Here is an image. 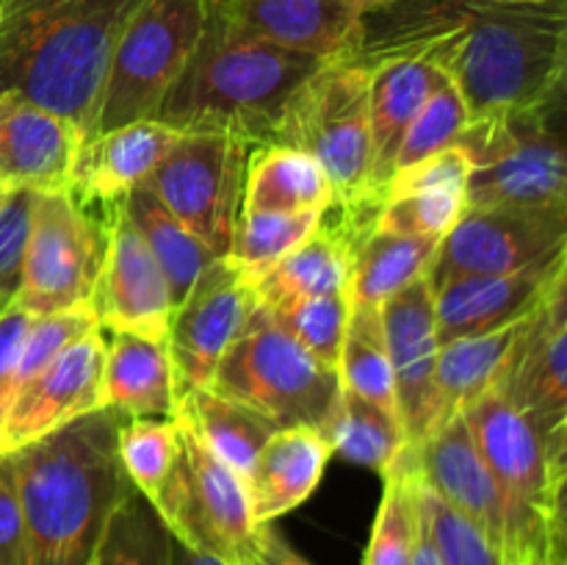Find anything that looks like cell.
<instances>
[{
    "instance_id": "10",
    "label": "cell",
    "mask_w": 567,
    "mask_h": 565,
    "mask_svg": "<svg viewBox=\"0 0 567 565\" xmlns=\"http://www.w3.org/2000/svg\"><path fill=\"white\" fill-rule=\"evenodd\" d=\"M175 421V463L150 504L177 543L225 565H249L258 524L241 476L199 441L183 415Z\"/></svg>"
},
{
    "instance_id": "25",
    "label": "cell",
    "mask_w": 567,
    "mask_h": 565,
    "mask_svg": "<svg viewBox=\"0 0 567 565\" xmlns=\"http://www.w3.org/2000/svg\"><path fill=\"white\" fill-rule=\"evenodd\" d=\"M369 227H374V219H354L341 210L336 219H327L324 210L313 236L305 238L275 269L260 277V305L280 308V305L297 302V299L349 294L354 244Z\"/></svg>"
},
{
    "instance_id": "34",
    "label": "cell",
    "mask_w": 567,
    "mask_h": 565,
    "mask_svg": "<svg viewBox=\"0 0 567 565\" xmlns=\"http://www.w3.org/2000/svg\"><path fill=\"white\" fill-rule=\"evenodd\" d=\"M338 382L358 397L396 413L391 355H388L382 314L374 305H352L338 355Z\"/></svg>"
},
{
    "instance_id": "13",
    "label": "cell",
    "mask_w": 567,
    "mask_h": 565,
    "mask_svg": "<svg viewBox=\"0 0 567 565\" xmlns=\"http://www.w3.org/2000/svg\"><path fill=\"white\" fill-rule=\"evenodd\" d=\"M567 253V208L465 205L437 244L430 286L465 275H507Z\"/></svg>"
},
{
    "instance_id": "4",
    "label": "cell",
    "mask_w": 567,
    "mask_h": 565,
    "mask_svg": "<svg viewBox=\"0 0 567 565\" xmlns=\"http://www.w3.org/2000/svg\"><path fill=\"white\" fill-rule=\"evenodd\" d=\"M327 59L247 31L208 0L203 33L155 120L177 133H219L271 144L297 89Z\"/></svg>"
},
{
    "instance_id": "49",
    "label": "cell",
    "mask_w": 567,
    "mask_h": 565,
    "mask_svg": "<svg viewBox=\"0 0 567 565\" xmlns=\"http://www.w3.org/2000/svg\"><path fill=\"white\" fill-rule=\"evenodd\" d=\"M413 565H441V563H437V554H435V548H432L430 537H426L424 524H421V535H419V546H415Z\"/></svg>"
},
{
    "instance_id": "48",
    "label": "cell",
    "mask_w": 567,
    "mask_h": 565,
    "mask_svg": "<svg viewBox=\"0 0 567 565\" xmlns=\"http://www.w3.org/2000/svg\"><path fill=\"white\" fill-rule=\"evenodd\" d=\"M172 565H225V563L208 557V554L194 552V548L183 546V543L175 541V546H172Z\"/></svg>"
},
{
    "instance_id": "27",
    "label": "cell",
    "mask_w": 567,
    "mask_h": 565,
    "mask_svg": "<svg viewBox=\"0 0 567 565\" xmlns=\"http://www.w3.org/2000/svg\"><path fill=\"white\" fill-rule=\"evenodd\" d=\"M100 404L125 419H175V374L166 341L111 332L105 341Z\"/></svg>"
},
{
    "instance_id": "46",
    "label": "cell",
    "mask_w": 567,
    "mask_h": 565,
    "mask_svg": "<svg viewBox=\"0 0 567 565\" xmlns=\"http://www.w3.org/2000/svg\"><path fill=\"white\" fill-rule=\"evenodd\" d=\"M0 565H25V535L11 454H0Z\"/></svg>"
},
{
    "instance_id": "19",
    "label": "cell",
    "mask_w": 567,
    "mask_h": 565,
    "mask_svg": "<svg viewBox=\"0 0 567 565\" xmlns=\"http://www.w3.org/2000/svg\"><path fill=\"white\" fill-rule=\"evenodd\" d=\"M402 460L432 493L485 532L509 563L507 507L463 413L443 421L419 446L404 449Z\"/></svg>"
},
{
    "instance_id": "6",
    "label": "cell",
    "mask_w": 567,
    "mask_h": 565,
    "mask_svg": "<svg viewBox=\"0 0 567 565\" xmlns=\"http://www.w3.org/2000/svg\"><path fill=\"white\" fill-rule=\"evenodd\" d=\"M271 144L313 155L332 183V205L374 219L380 210L369 125V66L352 55L327 59L288 103Z\"/></svg>"
},
{
    "instance_id": "44",
    "label": "cell",
    "mask_w": 567,
    "mask_h": 565,
    "mask_svg": "<svg viewBox=\"0 0 567 565\" xmlns=\"http://www.w3.org/2000/svg\"><path fill=\"white\" fill-rule=\"evenodd\" d=\"M468 175V155L454 144V147L443 150V153H435L430 158L419 161V164L393 172L385 192H382V199L413 192H465Z\"/></svg>"
},
{
    "instance_id": "42",
    "label": "cell",
    "mask_w": 567,
    "mask_h": 565,
    "mask_svg": "<svg viewBox=\"0 0 567 565\" xmlns=\"http://www.w3.org/2000/svg\"><path fill=\"white\" fill-rule=\"evenodd\" d=\"M465 208V192H413L382 199L374 230L396 236L443 238Z\"/></svg>"
},
{
    "instance_id": "12",
    "label": "cell",
    "mask_w": 567,
    "mask_h": 565,
    "mask_svg": "<svg viewBox=\"0 0 567 565\" xmlns=\"http://www.w3.org/2000/svg\"><path fill=\"white\" fill-rule=\"evenodd\" d=\"M105 258V219L66 188L42 192L33 210L22 288L14 302L31 316L92 308Z\"/></svg>"
},
{
    "instance_id": "14",
    "label": "cell",
    "mask_w": 567,
    "mask_h": 565,
    "mask_svg": "<svg viewBox=\"0 0 567 565\" xmlns=\"http://www.w3.org/2000/svg\"><path fill=\"white\" fill-rule=\"evenodd\" d=\"M258 308V282L249 280L230 258H214L199 271L172 310L166 332L177 408L188 393L210 386L219 360Z\"/></svg>"
},
{
    "instance_id": "32",
    "label": "cell",
    "mask_w": 567,
    "mask_h": 565,
    "mask_svg": "<svg viewBox=\"0 0 567 565\" xmlns=\"http://www.w3.org/2000/svg\"><path fill=\"white\" fill-rule=\"evenodd\" d=\"M177 415H183L188 427L199 435V441L241 480L252 465L255 454L266 446V441L277 430H282L280 424L260 415L258 410L247 408L236 399L221 397L210 388L188 393L177 408Z\"/></svg>"
},
{
    "instance_id": "43",
    "label": "cell",
    "mask_w": 567,
    "mask_h": 565,
    "mask_svg": "<svg viewBox=\"0 0 567 565\" xmlns=\"http://www.w3.org/2000/svg\"><path fill=\"white\" fill-rule=\"evenodd\" d=\"M39 194L25 186H6L0 194V308L14 302L22 288Z\"/></svg>"
},
{
    "instance_id": "23",
    "label": "cell",
    "mask_w": 567,
    "mask_h": 565,
    "mask_svg": "<svg viewBox=\"0 0 567 565\" xmlns=\"http://www.w3.org/2000/svg\"><path fill=\"white\" fill-rule=\"evenodd\" d=\"M230 20L282 48L319 59L352 50L365 0H214Z\"/></svg>"
},
{
    "instance_id": "39",
    "label": "cell",
    "mask_w": 567,
    "mask_h": 565,
    "mask_svg": "<svg viewBox=\"0 0 567 565\" xmlns=\"http://www.w3.org/2000/svg\"><path fill=\"white\" fill-rule=\"evenodd\" d=\"M410 474H413V471H410ZM413 487H415V502H419L421 524H424L426 537H430L432 548H435L437 563L441 565H509L507 557H504V554L487 541L485 532L476 530L465 515H460L457 510L449 507V504L443 502L437 493H432L415 474H413Z\"/></svg>"
},
{
    "instance_id": "16",
    "label": "cell",
    "mask_w": 567,
    "mask_h": 565,
    "mask_svg": "<svg viewBox=\"0 0 567 565\" xmlns=\"http://www.w3.org/2000/svg\"><path fill=\"white\" fill-rule=\"evenodd\" d=\"M172 310L169 282L120 205L105 216V258L92 297L97 327L166 341Z\"/></svg>"
},
{
    "instance_id": "21",
    "label": "cell",
    "mask_w": 567,
    "mask_h": 565,
    "mask_svg": "<svg viewBox=\"0 0 567 565\" xmlns=\"http://www.w3.org/2000/svg\"><path fill=\"white\" fill-rule=\"evenodd\" d=\"M181 133L158 120L131 122L86 142L72 166L66 192L97 216H109L142 186Z\"/></svg>"
},
{
    "instance_id": "36",
    "label": "cell",
    "mask_w": 567,
    "mask_h": 565,
    "mask_svg": "<svg viewBox=\"0 0 567 565\" xmlns=\"http://www.w3.org/2000/svg\"><path fill=\"white\" fill-rule=\"evenodd\" d=\"M382 480H385V487H382L380 510L371 526L363 565H413L421 535L413 474L402 460H396V465Z\"/></svg>"
},
{
    "instance_id": "3",
    "label": "cell",
    "mask_w": 567,
    "mask_h": 565,
    "mask_svg": "<svg viewBox=\"0 0 567 565\" xmlns=\"http://www.w3.org/2000/svg\"><path fill=\"white\" fill-rule=\"evenodd\" d=\"M142 3L3 0L0 92H14L64 116L83 144L92 142L111 55Z\"/></svg>"
},
{
    "instance_id": "20",
    "label": "cell",
    "mask_w": 567,
    "mask_h": 565,
    "mask_svg": "<svg viewBox=\"0 0 567 565\" xmlns=\"http://www.w3.org/2000/svg\"><path fill=\"white\" fill-rule=\"evenodd\" d=\"M567 277V253L507 275H465L432 288L441 343L524 321Z\"/></svg>"
},
{
    "instance_id": "7",
    "label": "cell",
    "mask_w": 567,
    "mask_h": 565,
    "mask_svg": "<svg viewBox=\"0 0 567 565\" xmlns=\"http://www.w3.org/2000/svg\"><path fill=\"white\" fill-rule=\"evenodd\" d=\"M208 388L280 427L321 430L341 382L336 369L316 360L260 305L219 360Z\"/></svg>"
},
{
    "instance_id": "29",
    "label": "cell",
    "mask_w": 567,
    "mask_h": 565,
    "mask_svg": "<svg viewBox=\"0 0 567 565\" xmlns=\"http://www.w3.org/2000/svg\"><path fill=\"white\" fill-rule=\"evenodd\" d=\"M526 321V319H524ZM524 321L476 332V336L452 338L441 343L435 363V391L441 408V424L452 415L485 397L498 386Z\"/></svg>"
},
{
    "instance_id": "9",
    "label": "cell",
    "mask_w": 567,
    "mask_h": 565,
    "mask_svg": "<svg viewBox=\"0 0 567 565\" xmlns=\"http://www.w3.org/2000/svg\"><path fill=\"white\" fill-rule=\"evenodd\" d=\"M205 14L208 0H144L138 6L111 55L94 136L158 116L197 48Z\"/></svg>"
},
{
    "instance_id": "15",
    "label": "cell",
    "mask_w": 567,
    "mask_h": 565,
    "mask_svg": "<svg viewBox=\"0 0 567 565\" xmlns=\"http://www.w3.org/2000/svg\"><path fill=\"white\" fill-rule=\"evenodd\" d=\"M567 277L526 316L496 391L532 421L554 452L567 454Z\"/></svg>"
},
{
    "instance_id": "17",
    "label": "cell",
    "mask_w": 567,
    "mask_h": 565,
    "mask_svg": "<svg viewBox=\"0 0 567 565\" xmlns=\"http://www.w3.org/2000/svg\"><path fill=\"white\" fill-rule=\"evenodd\" d=\"M382 330L391 355L396 415L402 421L408 446H419L441 427V408L435 391L437 338L435 297L426 277L410 282L380 305Z\"/></svg>"
},
{
    "instance_id": "30",
    "label": "cell",
    "mask_w": 567,
    "mask_h": 565,
    "mask_svg": "<svg viewBox=\"0 0 567 565\" xmlns=\"http://www.w3.org/2000/svg\"><path fill=\"white\" fill-rule=\"evenodd\" d=\"M319 432L332 454H341L349 463L377 471L380 476H385L408 449L399 415L349 388H338Z\"/></svg>"
},
{
    "instance_id": "51",
    "label": "cell",
    "mask_w": 567,
    "mask_h": 565,
    "mask_svg": "<svg viewBox=\"0 0 567 565\" xmlns=\"http://www.w3.org/2000/svg\"><path fill=\"white\" fill-rule=\"evenodd\" d=\"M3 188H6V186H3V181H0V194H3Z\"/></svg>"
},
{
    "instance_id": "53",
    "label": "cell",
    "mask_w": 567,
    "mask_h": 565,
    "mask_svg": "<svg viewBox=\"0 0 567 565\" xmlns=\"http://www.w3.org/2000/svg\"><path fill=\"white\" fill-rule=\"evenodd\" d=\"M0 9H3V0H0Z\"/></svg>"
},
{
    "instance_id": "22",
    "label": "cell",
    "mask_w": 567,
    "mask_h": 565,
    "mask_svg": "<svg viewBox=\"0 0 567 565\" xmlns=\"http://www.w3.org/2000/svg\"><path fill=\"white\" fill-rule=\"evenodd\" d=\"M81 133L53 111L14 92H0V181L37 192L70 186Z\"/></svg>"
},
{
    "instance_id": "31",
    "label": "cell",
    "mask_w": 567,
    "mask_h": 565,
    "mask_svg": "<svg viewBox=\"0 0 567 565\" xmlns=\"http://www.w3.org/2000/svg\"><path fill=\"white\" fill-rule=\"evenodd\" d=\"M441 238L396 236L369 227L354 244L352 277H349V299L352 305H374L421 280L435 260Z\"/></svg>"
},
{
    "instance_id": "45",
    "label": "cell",
    "mask_w": 567,
    "mask_h": 565,
    "mask_svg": "<svg viewBox=\"0 0 567 565\" xmlns=\"http://www.w3.org/2000/svg\"><path fill=\"white\" fill-rule=\"evenodd\" d=\"M31 321L33 316L17 302L0 308V427H3L6 413L17 397V369H20L22 347H25Z\"/></svg>"
},
{
    "instance_id": "26",
    "label": "cell",
    "mask_w": 567,
    "mask_h": 565,
    "mask_svg": "<svg viewBox=\"0 0 567 565\" xmlns=\"http://www.w3.org/2000/svg\"><path fill=\"white\" fill-rule=\"evenodd\" d=\"M332 452L316 427H282L255 454L244 474L249 510L255 524H275L308 502L324 476Z\"/></svg>"
},
{
    "instance_id": "33",
    "label": "cell",
    "mask_w": 567,
    "mask_h": 565,
    "mask_svg": "<svg viewBox=\"0 0 567 565\" xmlns=\"http://www.w3.org/2000/svg\"><path fill=\"white\" fill-rule=\"evenodd\" d=\"M122 210L136 227L138 236L150 247L153 258L158 260L166 282H169L172 302H181L199 277V271L214 260L210 249L188 230L183 222H177L169 210L161 205V199L147 186H136L122 203Z\"/></svg>"
},
{
    "instance_id": "11",
    "label": "cell",
    "mask_w": 567,
    "mask_h": 565,
    "mask_svg": "<svg viewBox=\"0 0 567 565\" xmlns=\"http://www.w3.org/2000/svg\"><path fill=\"white\" fill-rule=\"evenodd\" d=\"M249 144L219 133H181L144 186L214 258H227L241 216Z\"/></svg>"
},
{
    "instance_id": "41",
    "label": "cell",
    "mask_w": 567,
    "mask_h": 565,
    "mask_svg": "<svg viewBox=\"0 0 567 565\" xmlns=\"http://www.w3.org/2000/svg\"><path fill=\"white\" fill-rule=\"evenodd\" d=\"M468 120L471 116L468 109H465L463 94H460V89L441 72V81L432 89V94L426 97V103L421 105L415 120L410 122L408 133H404L402 147H399L396 155V170L393 172L404 170V166H413L419 164V161L430 158V155L454 147V144L460 142V136H463Z\"/></svg>"
},
{
    "instance_id": "28",
    "label": "cell",
    "mask_w": 567,
    "mask_h": 565,
    "mask_svg": "<svg viewBox=\"0 0 567 565\" xmlns=\"http://www.w3.org/2000/svg\"><path fill=\"white\" fill-rule=\"evenodd\" d=\"M330 205L332 183L313 155L288 144L249 150L241 214H302Z\"/></svg>"
},
{
    "instance_id": "40",
    "label": "cell",
    "mask_w": 567,
    "mask_h": 565,
    "mask_svg": "<svg viewBox=\"0 0 567 565\" xmlns=\"http://www.w3.org/2000/svg\"><path fill=\"white\" fill-rule=\"evenodd\" d=\"M266 310L316 360H321V363L338 371V355H341L343 332H347L349 310H352L349 294H324V297L297 299V302Z\"/></svg>"
},
{
    "instance_id": "47",
    "label": "cell",
    "mask_w": 567,
    "mask_h": 565,
    "mask_svg": "<svg viewBox=\"0 0 567 565\" xmlns=\"http://www.w3.org/2000/svg\"><path fill=\"white\" fill-rule=\"evenodd\" d=\"M249 565H313L310 559H305L291 543L286 541L280 530H275V524H258L255 532V552Z\"/></svg>"
},
{
    "instance_id": "1",
    "label": "cell",
    "mask_w": 567,
    "mask_h": 565,
    "mask_svg": "<svg viewBox=\"0 0 567 565\" xmlns=\"http://www.w3.org/2000/svg\"><path fill=\"white\" fill-rule=\"evenodd\" d=\"M349 55L430 61L471 120L551 111L565 89L567 9L565 0H391L365 11Z\"/></svg>"
},
{
    "instance_id": "24",
    "label": "cell",
    "mask_w": 567,
    "mask_h": 565,
    "mask_svg": "<svg viewBox=\"0 0 567 565\" xmlns=\"http://www.w3.org/2000/svg\"><path fill=\"white\" fill-rule=\"evenodd\" d=\"M349 55V53H343ZM363 61L369 66V125H371V153H374L377 197L382 205V192L396 170V155L410 122L426 103L432 89L441 81V72L424 59L415 55H374Z\"/></svg>"
},
{
    "instance_id": "37",
    "label": "cell",
    "mask_w": 567,
    "mask_h": 565,
    "mask_svg": "<svg viewBox=\"0 0 567 565\" xmlns=\"http://www.w3.org/2000/svg\"><path fill=\"white\" fill-rule=\"evenodd\" d=\"M172 546L175 537L153 504L131 487L111 518L97 565H172Z\"/></svg>"
},
{
    "instance_id": "18",
    "label": "cell",
    "mask_w": 567,
    "mask_h": 565,
    "mask_svg": "<svg viewBox=\"0 0 567 565\" xmlns=\"http://www.w3.org/2000/svg\"><path fill=\"white\" fill-rule=\"evenodd\" d=\"M105 336L100 327L75 338L59 358L50 360L37 377L17 391L3 427H0V454H11L70 421L103 408L100 380H103Z\"/></svg>"
},
{
    "instance_id": "35",
    "label": "cell",
    "mask_w": 567,
    "mask_h": 565,
    "mask_svg": "<svg viewBox=\"0 0 567 565\" xmlns=\"http://www.w3.org/2000/svg\"><path fill=\"white\" fill-rule=\"evenodd\" d=\"M324 210H302V214H241L227 258L258 282L269 269H275L293 247L310 238L321 225Z\"/></svg>"
},
{
    "instance_id": "8",
    "label": "cell",
    "mask_w": 567,
    "mask_h": 565,
    "mask_svg": "<svg viewBox=\"0 0 567 565\" xmlns=\"http://www.w3.org/2000/svg\"><path fill=\"white\" fill-rule=\"evenodd\" d=\"M551 111L471 120L457 147L468 155L465 205L567 208V158Z\"/></svg>"
},
{
    "instance_id": "5",
    "label": "cell",
    "mask_w": 567,
    "mask_h": 565,
    "mask_svg": "<svg viewBox=\"0 0 567 565\" xmlns=\"http://www.w3.org/2000/svg\"><path fill=\"white\" fill-rule=\"evenodd\" d=\"M463 415L507 507L509 563L551 565L565 559L567 454L554 452L496 388Z\"/></svg>"
},
{
    "instance_id": "38",
    "label": "cell",
    "mask_w": 567,
    "mask_h": 565,
    "mask_svg": "<svg viewBox=\"0 0 567 565\" xmlns=\"http://www.w3.org/2000/svg\"><path fill=\"white\" fill-rule=\"evenodd\" d=\"M177 454L175 419H122L116 430V458L127 482L147 502L158 496Z\"/></svg>"
},
{
    "instance_id": "52",
    "label": "cell",
    "mask_w": 567,
    "mask_h": 565,
    "mask_svg": "<svg viewBox=\"0 0 567 565\" xmlns=\"http://www.w3.org/2000/svg\"><path fill=\"white\" fill-rule=\"evenodd\" d=\"M551 565H565V559H559V563H551Z\"/></svg>"
},
{
    "instance_id": "50",
    "label": "cell",
    "mask_w": 567,
    "mask_h": 565,
    "mask_svg": "<svg viewBox=\"0 0 567 565\" xmlns=\"http://www.w3.org/2000/svg\"><path fill=\"white\" fill-rule=\"evenodd\" d=\"M365 3H369V9H371V6H380V3H391V0H365Z\"/></svg>"
},
{
    "instance_id": "2",
    "label": "cell",
    "mask_w": 567,
    "mask_h": 565,
    "mask_svg": "<svg viewBox=\"0 0 567 565\" xmlns=\"http://www.w3.org/2000/svg\"><path fill=\"white\" fill-rule=\"evenodd\" d=\"M122 419L97 408L11 452L25 565H97L111 518L133 487L116 458Z\"/></svg>"
}]
</instances>
